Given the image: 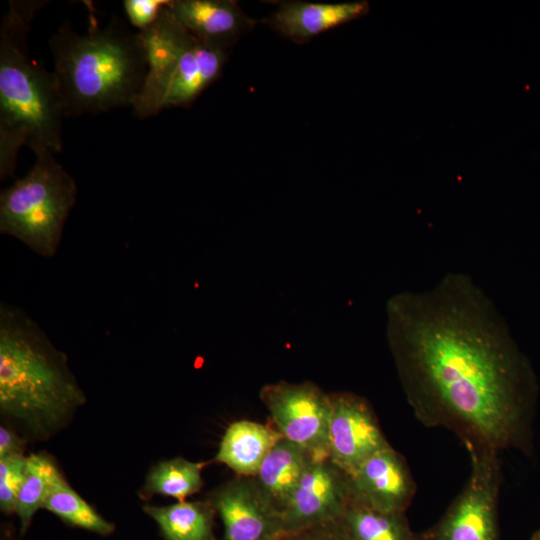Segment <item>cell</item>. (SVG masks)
Here are the masks:
<instances>
[{"label": "cell", "instance_id": "cell-1", "mask_svg": "<svg viewBox=\"0 0 540 540\" xmlns=\"http://www.w3.org/2000/svg\"><path fill=\"white\" fill-rule=\"evenodd\" d=\"M386 336L415 418L467 451L534 455L535 369L493 300L468 274L393 295Z\"/></svg>", "mask_w": 540, "mask_h": 540}, {"label": "cell", "instance_id": "cell-2", "mask_svg": "<svg viewBox=\"0 0 540 540\" xmlns=\"http://www.w3.org/2000/svg\"><path fill=\"white\" fill-rule=\"evenodd\" d=\"M85 402L67 356L22 309L0 305V409L30 434L59 430Z\"/></svg>", "mask_w": 540, "mask_h": 540}, {"label": "cell", "instance_id": "cell-3", "mask_svg": "<svg viewBox=\"0 0 540 540\" xmlns=\"http://www.w3.org/2000/svg\"><path fill=\"white\" fill-rule=\"evenodd\" d=\"M0 26V178L13 175L19 149L62 150L64 112L53 77L30 57L28 32L46 1L12 0Z\"/></svg>", "mask_w": 540, "mask_h": 540}, {"label": "cell", "instance_id": "cell-4", "mask_svg": "<svg viewBox=\"0 0 540 540\" xmlns=\"http://www.w3.org/2000/svg\"><path fill=\"white\" fill-rule=\"evenodd\" d=\"M49 46L65 117L132 107L147 74L138 32L118 18L103 27L91 21L85 33L61 27Z\"/></svg>", "mask_w": 540, "mask_h": 540}, {"label": "cell", "instance_id": "cell-5", "mask_svg": "<svg viewBox=\"0 0 540 540\" xmlns=\"http://www.w3.org/2000/svg\"><path fill=\"white\" fill-rule=\"evenodd\" d=\"M170 4L150 27L138 32L147 60V74L132 105L140 118L189 105L220 76L227 59L226 50L189 33Z\"/></svg>", "mask_w": 540, "mask_h": 540}, {"label": "cell", "instance_id": "cell-6", "mask_svg": "<svg viewBox=\"0 0 540 540\" xmlns=\"http://www.w3.org/2000/svg\"><path fill=\"white\" fill-rule=\"evenodd\" d=\"M33 152L35 163L30 171L0 193V232L51 258L75 205L77 186L50 150Z\"/></svg>", "mask_w": 540, "mask_h": 540}, {"label": "cell", "instance_id": "cell-7", "mask_svg": "<svg viewBox=\"0 0 540 540\" xmlns=\"http://www.w3.org/2000/svg\"><path fill=\"white\" fill-rule=\"evenodd\" d=\"M471 470L464 488L420 540H500L499 496L503 481L499 453L467 451Z\"/></svg>", "mask_w": 540, "mask_h": 540}, {"label": "cell", "instance_id": "cell-8", "mask_svg": "<svg viewBox=\"0 0 540 540\" xmlns=\"http://www.w3.org/2000/svg\"><path fill=\"white\" fill-rule=\"evenodd\" d=\"M271 425L316 460L329 458L330 394L313 382L279 381L260 390Z\"/></svg>", "mask_w": 540, "mask_h": 540}, {"label": "cell", "instance_id": "cell-9", "mask_svg": "<svg viewBox=\"0 0 540 540\" xmlns=\"http://www.w3.org/2000/svg\"><path fill=\"white\" fill-rule=\"evenodd\" d=\"M351 500L350 475L329 458L314 460L281 511L283 531L337 522Z\"/></svg>", "mask_w": 540, "mask_h": 540}, {"label": "cell", "instance_id": "cell-10", "mask_svg": "<svg viewBox=\"0 0 540 540\" xmlns=\"http://www.w3.org/2000/svg\"><path fill=\"white\" fill-rule=\"evenodd\" d=\"M329 459L351 475L390 446L369 402L351 392L330 393Z\"/></svg>", "mask_w": 540, "mask_h": 540}, {"label": "cell", "instance_id": "cell-11", "mask_svg": "<svg viewBox=\"0 0 540 540\" xmlns=\"http://www.w3.org/2000/svg\"><path fill=\"white\" fill-rule=\"evenodd\" d=\"M224 528L223 540H277L283 533L279 510L253 477L236 476L209 498Z\"/></svg>", "mask_w": 540, "mask_h": 540}, {"label": "cell", "instance_id": "cell-12", "mask_svg": "<svg viewBox=\"0 0 540 540\" xmlns=\"http://www.w3.org/2000/svg\"><path fill=\"white\" fill-rule=\"evenodd\" d=\"M350 478L352 501L382 511L406 513L417 488L407 461L391 445L366 459Z\"/></svg>", "mask_w": 540, "mask_h": 540}, {"label": "cell", "instance_id": "cell-13", "mask_svg": "<svg viewBox=\"0 0 540 540\" xmlns=\"http://www.w3.org/2000/svg\"><path fill=\"white\" fill-rule=\"evenodd\" d=\"M170 8L176 20L194 37L224 50L249 22L231 0H174Z\"/></svg>", "mask_w": 540, "mask_h": 540}, {"label": "cell", "instance_id": "cell-14", "mask_svg": "<svg viewBox=\"0 0 540 540\" xmlns=\"http://www.w3.org/2000/svg\"><path fill=\"white\" fill-rule=\"evenodd\" d=\"M368 3H311L285 2L272 18L275 28L283 35L306 41L329 29L364 15Z\"/></svg>", "mask_w": 540, "mask_h": 540}, {"label": "cell", "instance_id": "cell-15", "mask_svg": "<svg viewBox=\"0 0 540 540\" xmlns=\"http://www.w3.org/2000/svg\"><path fill=\"white\" fill-rule=\"evenodd\" d=\"M282 438L271 424L239 420L228 426L215 460L237 476L254 477L267 454Z\"/></svg>", "mask_w": 540, "mask_h": 540}, {"label": "cell", "instance_id": "cell-16", "mask_svg": "<svg viewBox=\"0 0 540 540\" xmlns=\"http://www.w3.org/2000/svg\"><path fill=\"white\" fill-rule=\"evenodd\" d=\"M314 460L307 450L282 437L267 454L253 478L264 496L281 513Z\"/></svg>", "mask_w": 540, "mask_h": 540}, {"label": "cell", "instance_id": "cell-17", "mask_svg": "<svg viewBox=\"0 0 540 540\" xmlns=\"http://www.w3.org/2000/svg\"><path fill=\"white\" fill-rule=\"evenodd\" d=\"M144 511L155 520L166 540H215L216 511L209 500L146 505Z\"/></svg>", "mask_w": 540, "mask_h": 540}, {"label": "cell", "instance_id": "cell-18", "mask_svg": "<svg viewBox=\"0 0 540 540\" xmlns=\"http://www.w3.org/2000/svg\"><path fill=\"white\" fill-rule=\"evenodd\" d=\"M338 522L349 540H420L405 512L382 511L352 500Z\"/></svg>", "mask_w": 540, "mask_h": 540}, {"label": "cell", "instance_id": "cell-19", "mask_svg": "<svg viewBox=\"0 0 540 540\" xmlns=\"http://www.w3.org/2000/svg\"><path fill=\"white\" fill-rule=\"evenodd\" d=\"M69 524L107 535L114 525L99 515L65 480L60 471L55 475L43 507Z\"/></svg>", "mask_w": 540, "mask_h": 540}, {"label": "cell", "instance_id": "cell-20", "mask_svg": "<svg viewBox=\"0 0 540 540\" xmlns=\"http://www.w3.org/2000/svg\"><path fill=\"white\" fill-rule=\"evenodd\" d=\"M202 462L182 457L165 460L155 465L147 475L143 491L147 495H162L184 501L202 488Z\"/></svg>", "mask_w": 540, "mask_h": 540}, {"label": "cell", "instance_id": "cell-21", "mask_svg": "<svg viewBox=\"0 0 540 540\" xmlns=\"http://www.w3.org/2000/svg\"><path fill=\"white\" fill-rule=\"evenodd\" d=\"M58 468L50 457L44 454L27 456L25 477L18 495L15 513L24 533L33 515L43 507L44 500Z\"/></svg>", "mask_w": 540, "mask_h": 540}, {"label": "cell", "instance_id": "cell-22", "mask_svg": "<svg viewBox=\"0 0 540 540\" xmlns=\"http://www.w3.org/2000/svg\"><path fill=\"white\" fill-rule=\"evenodd\" d=\"M27 456L16 454L0 459V508L4 513L16 510L25 477Z\"/></svg>", "mask_w": 540, "mask_h": 540}, {"label": "cell", "instance_id": "cell-23", "mask_svg": "<svg viewBox=\"0 0 540 540\" xmlns=\"http://www.w3.org/2000/svg\"><path fill=\"white\" fill-rule=\"evenodd\" d=\"M170 0H125L123 7L132 26L145 30L159 17L162 9Z\"/></svg>", "mask_w": 540, "mask_h": 540}, {"label": "cell", "instance_id": "cell-24", "mask_svg": "<svg viewBox=\"0 0 540 540\" xmlns=\"http://www.w3.org/2000/svg\"><path fill=\"white\" fill-rule=\"evenodd\" d=\"M277 540H349L339 522L284 533Z\"/></svg>", "mask_w": 540, "mask_h": 540}, {"label": "cell", "instance_id": "cell-25", "mask_svg": "<svg viewBox=\"0 0 540 540\" xmlns=\"http://www.w3.org/2000/svg\"><path fill=\"white\" fill-rule=\"evenodd\" d=\"M20 437L8 427H0V459L8 456L23 454Z\"/></svg>", "mask_w": 540, "mask_h": 540}, {"label": "cell", "instance_id": "cell-26", "mask_svg": "<svg viewBox=\"0 0 540 540\" xmlns=\"http://www.w3.org/2000/svg\"><path fill=\"white\" fill-rule=\"evenodd\" d=\"M531 540H540V530L536 531L532 537Z\"/></svg>", "mask_w": 540, "mask_h": 540}]
</instances>
